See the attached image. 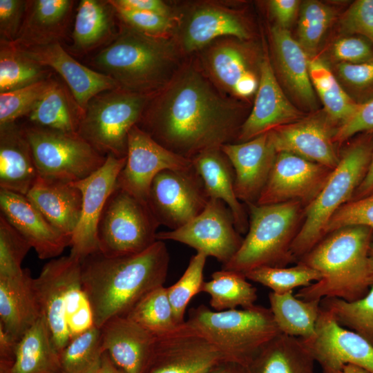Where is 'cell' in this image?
I'll list each match as a JSON object with an SVG mask.
<instances>
[{
    "label": "cell",
    "instance_id": "6125c7cd",
    "mask_svg": "<svg viewBox=\"0 0 373 373\" xmlns=\"http://www.w3.org/2000/svg\"><path fill=\"white\" fill-rule=\"evenodd\" d=\"M206 373H248L247 367L240 363L227 361L218 365Z\"/></svg>",
    "mask_w": 373,
    "mask_h": 373
},
{
    "label": "cell",
    "instance_id": "7bdbcfd3",
    "mask_svg": "<svg viewBox=\"0 0 373 373\" xmlns=\"http://www.w3.org/2000/svg\"><path fill=\"white\" fill-rule=\"evenodd\" d=\"M321 307L329 312L341 326L357 333L373 345V285L361 299L347 302L323 298Z\"/></svg>",
    "mask_w": 373,
    "mask_h": 373
},
{
    "label": "cell",
    "instance_id": "c3c4849f",
    "mask_svg": "<svg viewBox=\"0 0 373 373\" xmlns=\"http://www.w3.org/2000/svg\"><path fill=\"white\" fill-rule=\"evenodd\" d=\"M30 244L0 214V277L23 272L21 263Z\"/></svg>",
    "mask_w": 373,
    "mask_h": 373
},
{
    "label": "cell",
    "instance_id": "f907efd6",
    "mask_svg": "<svg viewBox=\"0 0 373 373\" xmlns=\"http://www.w3.org/2000/svg\"><path fill=\"white\" fill-rule=\"evenodd\" d=\"M345 34L367 39L373 46V0H357L344 12L340 21Z\"/></svg>",
    "mask_w": 373,
    "mask_h": 373
},
{
    "label": "cell",
    "instance_id": "f6af8a7d",
    "mask_svg": "<svg viewBox=\"0 0 373 373\" xmlns=\"http://www.w3.org/2000/svg\"><path fill=\"white\" fill-rule=\"evenodd\" d=\"M334 17L331 8L317 1H307L300 7L298 42L306 53L312 54Z\"/></svg>",
    "mask_w": 373,
    "mask_h": 373
},
{
    "label": "cell",
    "instance_id": "ac0fdd59",
    "mask_svg": "<svg viewBox=\"0 0 373 373\" xmlns=\"http://www.w3.org/2000/svg\"><path fill=\"white\" fill-rule=\"evenodd\" d=\"M332 171L298 155L278 152L256 204L298 201L307 207L319 193Z\"/></svg>",
    "mask_w": 373,
    "mask_h": 373
},
{
    "label": "cell",
    "instance_id": "d4e9b609",
    "mask_svg": "<svg viewBox=\"0 0 373 373\" xmlns=\"http://www.w3.org/2000/svg\"><path fill=\"white\" fill-rule=\"evenodd\" d=\"M73 0H28L22 24L13 43L32 47L60 43L71 21Z\"/></svg>",
    "mask_w": 373,
    "mask_h": 373
},
{
    "label": "cell",
    "instance_id": "f35d334b",
    "mask_svg": "<svg viewBox=\"0 0 373 373\" xmlns=\"http://www.w3.org/2000/svg\"><path fill=\"white\" fill-rule=\"evenodd\" d=\"M243 274L222 269L215 271L209 281L204 282L200 292L210 296V305L216 311L249 308L255 305L257 289Z\"/></svg>",
    "mask_w": 373,
    "mask_h": 373
},
{
    "label": "cell",
    "instance_id": "8fae6325",
    "mask_svg": "<svg viewBox=\"0 0 373 373\" xmlns=\"http://www.w3.org/2000/svg\"><path fill=\"white\" fill-rule=\"evenodd\" d=\"M24 131L39 177L75 182L98 170L104 156L78 133H68L35 125Z\"/></svg>",
    "mask_w": 373,
    "mask_h": 373
},
{
    "label": "cell",
    "instance_id": "83f0119b",
    "mask_svg": "<svg viewBox=\"0 0 373 373\" xmlns=\"http://www.w3.org/2000/svg\"><path fill=\"white\" fill-rule=\"evenodd\" d=\"M41 316L34 278L27 269L10 277H0V325L15 340Z\"/></svg>",
    "mask_w": 373,
    "mask_h": 373
},
{
    "label": "cell",
    "instance_id": "74e56055",
    "mask_svg": "<svg viewBox=\"0 0 373 373\" xmlns=\"http://www.w3.org/2000/svg\"><path fill=\"white\" fill-rule=\"evenodd\" d=\"M308 64L312 86L321 98L326 115L338 128L354 115L360 104L342 88L323 60L310 58Z\"/></svg>",
    "mask_w": 373,
    "mask_h": 373
},
{
    "label": "cell",
    "instance_id": "2e32d148",
    "mask_svg": "<svg viewBox=\"0 0 373 373\" xmlns=\"http://www.w3.org/2000/svg\"><path fill=\"white\" fill-rule=\"evenodd\" d=\"M126 157L108 155L104 164L88 177L73 182L82 194V213L71 238L70 255L82 261L99 251L97 227L106 203L116 187Z\"/></svg>",
    "mask_w": 373,
    "mask_h": 373
},
{
    "label": "cell",
    "instance_id": "ffe728a7",
    "mask_svg": "<svg viewBox=\"0 0 373 373\" xmlns=\"http://www.w3.org/2000/svg\"><path fill=\"white\" fill-rule=\"evenodd\" d=\"M235 173V192L239 200L256 203L272 169L277 152L267 132L244 142L221 146Z\"/></svg>",
    "mask_w": 373,
    "mask_h": 373
},
{
    "label": "cell",
    "instance_id": "ee69618b",
    "mask_svg": "<svg viewBox=\"0 0 373 373\" xmlns=\"http://www.w3.org/2000/svg\"><path fill=\"white\" fill-rule=\"evenodd\" d=\"M245 276L248 280L260 283L278 294L293 291L299 287H307L321 278L319 272L300 262L290 267H260L245 273Z\"/></svg>",
    "mask_w": 373,
    "mask_h": 373
},
{
    "label": "cell",
    "instance_id": "d6a6232c",
    "mask_svg": "<svg viewBox=\"0 0 373 373\" xmlns=\"http://www.w3.org/2000/svg\"><path fill=\"white\" fill-rule=\"evenodd\" d=\"M117 13L109 1L81 0L77 8L72 32V49L84 54L107 46L117 36Z\"/></svg>",
    "mask_w": 373,
    "mask_h": 373
},
{
    "label": "cell",
    "instance_id": "680465c9",
    "mask_svg": "<svg viewBox=\"0 0 373 373\" xmlns=\"http://www.w3.org/2000/svg\"><path fill=\"white\" fill-rule=\"evenodd\" d=\"M300 1L296 0H272L269 1L271 13L278 26L287 29L294 19Z\"/></svg>",
    "mask_w": 373,
    "mask_h": 373
},
{
    "label": "cell",
    "instance_id": "7a4b0ae2",
    "mask_svg": "<svg viewBox=\"0 0 373 373\" xmlns=\"http://www.w3.org/2000/svg\"><path fill=\"white\" fill-rule=\"evenodd\" d=\"M169 260L162 240L136 254L108 257L97 251L82 260V283L95 326L101 328L115 317L126 316L144 296L164 285Z\"/></svg>",
    "mask_w": 373,
    "mask_h": 373
},
{
    "label": "cell",
    "instance_id": "ab89813d",
    "mask_svg": "<svg viewBox=\"0 0 373 373\" xmlns=\"http://www.w3.org/2000/svg\"><path fill=\"white\" fill-rule=\"evenodd\" d=\"M48 69L24 55L13 42L0 39V93L50 78Z\"/></svg>",
    "mask_w": 373,
    "mask_h": 373
},
{
    "label": "cell",
    "instance_id": "11a10c76",
    "mask_svg": "<svg viewBox=\"0 0 373 373\" xmlns=\"http://www.w3.org/2000/svg\"><path fill=\"white\" fill-rule=\"evenodd\" d=\"M26 1L0 0V39L13 42L20 30Z\"/></svg>",
    "mask_w": 373,
    "mask_h": 373
},
{
    "label": "cell",
    "instance_id": "db71d44e",
    "mask_svg": "<svg viewBox=\"0 0 373 373\" xmlns=\"http://www.w3.org/2000/svg\"><path fill=\"white\" fill-rule=\"evenodd\" d=\"M332 53L342 62L361 63L373 59V46L363 37H346L334 43Z\"/></svg>",
    "mask_w": 373,
    "mask_h": 373
},
{
    "label": "cell",
    "instance_id": "816d5d0a",
    "mask_svg": "<svg viewBox=\"0 0 373 373\" xmlns=\"http://www.w3.org/2000/svg\"><path fill=\"white\" fill-rule=\"evenodd\" d=\"M337 70L343 81L363 99L362 104L373 98V59L361 63L341 62Z\"/></svg>",
    "mask_w": 373,
    "mask_h": 373
},
{
    "label": "cell",
    "instance_id": "e0dca14e",
    "mask_svg": "<svg viewBox=\"0 0 373 373\" xmlns=\"http://www.w3.org/2000/svg\"><path fill=\"white\" fill-rule=\"evenodd\" d=\"M300 340L321 365L323 373L338 371L347 364L373 373V345L357 333L341 326L321 307L314 336Z\"/></svg>",
    "mask_w": 373,
    "mask_h": 373
},
{
    "label": "cell",
    "instance_id": "3957f363",
    "mask_svg": "<svg viewBox=\"0 0 373 373\" xmlns=\"http://www.w3.org/2000/svg\"><path fill=\"white\" fill-rule=\"evenodd\" d=\"M373 229L348 226L323 238L299 262L316 270L321 280L302 287L295 295L304 300L334 298L361 299L372 284L369 252Z\"/></svg>",
    "mask_w": 373,
    "mask_h": 373
},
{
    "label": "cell",
    "instance_id": "003e7915",
    "mask_svg": "<svg viewBox=\"0 0 373 373\" xmlns=\"http://www.w3.org/2000/svg\"><path fill=\"white\" fill-rule=\"evenodd\" d=\"M98 371H99V370H98ZM96 373H98V372H96Z\"/></svg>",
    "mask_w": 373,
    "mask_h": 373
},
{
    "label": "cell",
    "instance_id": "5bb4252c",
    "mask_svg": "<svg viewBox=\"0 0 373 373\" xmlns=\"http://www.w3.org/2000/svg\"><path fill=\"white\" fill-rule=\"evenodd\" d=\"M192 166L191 160L166 149L135 125L128 133L126 163L116 187L147 203L151 183L159 173Z\"/></svg>",
    "mask_w": 373,
    "mask_h": 373
},
{
    "label": "cell",
    "instance_id": "e7e4bbea",
    "mask_svg": "<svg viewBox=\"0 0 373 373\" xmlns=\"http://www.w3.org/2000/svg\"><path fill=\"white\" fill-rule=\"evenodd\" d=\"M332 373H370L365 369L353 364L345 365L338 371Z\"/></svg>",
    "mask_w": 373,
    "mask_h": 373
},
{
    "label": "cell",
    "instance_id": "44dd1931",
    "mask_svg": "<svg viewBox=\"0 0 373 373\" xmlns=\"http://www.w3.org/2000/svg\"><path fill=\"white\" fill-rule=\"evenodd\" d=\"M17 47L29 58L56 71L64 80L83 112L95 96L119 87L111 77L80 64L64 49L60 43Z\"/></svg>",
    "mask_w": 373,
    "mask_h": 373
},
{
    "label": "cell",
    "instance_id": "9c48e42d",
    "mask_svg": "<svg viewBox=\"0 0 373 373\" xmlns=\"http://www.w3.org/2000/svg\"><path fill=\"white\" fill-rule=\"evenodd\" d=\"M155 93L118 87L97 95L84 111L78 134L104 156L126 157L129 131L139 124Z\"/></svg>",
    "mask_w": 373,
    "mask_h": 373
},
{
    "label": "cell",
    "instance_id": "4316f807",
    "mask_svg": "<svg viewBox=\"0 0 373 373\" xmlns=\"http://www.w3.org/2000/svg\"><path fill=\"white\" fill-rule=\"evenodd\" d=\"M38 177L24 128L0 124V189L26 195Z\"/></svg>",
    "mask_w": 373,
    "mask_h": 373
},
{
    "label": "cell",
    "instance_id": "d590c367",
    "mask_svg": "<svg viewBox=\"0 0 373 373\" xmlns=\"http://www.w3.org/2000/svg\"><path fill=\"white\" fill-rule=\"evenodd\" d=\"M270 310L281 334L308 340L316 333L321 300H304L290 291L269 294Z\"/></svg>",
    "mask_w": 373,
    "mask_h": 373
},
{
    "label": "cell",
    "instance_id": "52a82bcc",
    "mask_svg": "<svg viewBox=\"0 0 373 373\" xmlns=\"http://www.w3.org/2000/svg\"><path fill=\"white\" fill-rule=\"evenodd\" d=\"M185 324L229 359L245 367L271 340L281 334L269 308L212 311L204 305L189 311Z\"/></svg>",
    "mask_w": 373,
    "mask_h": 373
},
{
    "label": "cell",
    "instance_id": "b9f144b4",
    "mask_svg": "<svg viewBox=\"0 0 373 373\" xmlns=\"http://www.w3.org/2000/svg\"><path fill=\"white\" fill-rule=\"evenodd\" d=\"M101 329L93 326L73 338L59 353L63 373H96L104 354Z\"/></svg>",
    "mask_w": 373,
    "mask_h": 373
},
{
    "label": "cell",
    "instance_id": "8d00e7d4",
    "mask_svg": "<svg viewBox=\"0 0 373 373\" xmlns=\"http://www.w3.org/2000/svg\"><path fill=\"white\" fill-rule=\"evenodd\" d=\"M68 90L55 80L27 116L32 124L64 133H78L84 112Z\"/></svg>",
    "mask_w": 373,
    "mask_h": 373
},
{
    "label": "cell",
    "instance_id": "91938a15",
    "mask_svg": "<svg viewBox=\"0 0 373 373\" xmlns=\"http://www.w3.org/2000/svg\"><path fill=\"white\" fill-rule=\"evenodd\" d=\"M17 341L8 334L0 325V367L12 363L14 358Z\"/></svg>",
    "mask_w": 373,
    "mask_h": 373
},
{
    "label": "cell",
    "instance_id": "e575fe53",
    "mask_svg": "<svg viewBox=\"0 0 373 373\" xmlns=\"http://www.w3.org/2000/svg\"><path fill=\"white\" fill-rule=\"evenodd\" d=\"M314 363L300 338L280 334L246 367L248 373H315Z\"/></svg>",
    "mask_w": 373,
    "mask_h": 373
},
{
    "label": "cell",
    "instance_id": "5b68a950",
    "mask_svg": "<svg viewBox=\"0 0 373 373\" xmlns=\"http://www.w3.org/2000/svg\"><path fill=\"white\" fill-rule=\"evenodd\" d=\"M34 286L41 316L59 353L73 338L95 326L78 259L70 255L51 259L34 278Z\"/></svg>",
    "mask_w": 373,
    "mask_h": 373
},
{
    "label": "cell",
    "instance_id": "30bf717a",
    "mask_svg": "<svg viewBox=\"0 0 373 373\" xmlns=\"http://www.w3.org/2000/svg\"><path fill=\"white\" fill-rule=\"evenodd\" d=\"M159 226L146 202L115 187L98 224L99 251L108 257L141 253L157 241Z\"/></svg>",
    "mask_w": 373,
    "mask_h": 373
},
{
    "label": "cell",
    "instance_id": "03108f58",
    "mask_svg": "<svg viewBox=\"0 0 373 373\" xmlns=\"http://www.w3.org/2000/svg\"><path fill=\"white\" fill-rule=\"evenodd\" d=\"M369 260H370V267L371 271V280L372 284L373 285V239L370 245V252H369Z\"/></svg>",
    "mask_w": 373,
    "mask_h": 373
},
{
    "label": "cell",
    "instance_id": "277c9868",
    "mask_svg": "<svg viewBox=\"0 0 373 373\" xmlns=\"http://www.w3.org/2000/svg\"><path fill=\"white\" fill-rule=\"evenodd\" d=\"M177 56L175 44L168 39L145 34L122 22L116 37L93 57L91 65L121 88L154 93L177 71Z\"/></svg>",
    "mask_w": 373,
    "mask_h": 373
},
{
    "label": "cell",
    "instance_id": "7dc6e473",
    "mask_svg": "<svg viewBox=\"0 0 373 373\" xmlns=\"http://www.w3.org/2000/svg\"><path fill=\"white\" fill-rule=\"evenodd\" d=\"M51 77L0 93V124L28 116L55 83Z\"/></svg>",
    "mask_w": 373,
    "mask_h": 373
},
{
    "label": "cell",
    "instance_id": "bcb514c9",
    "mask_svg": "<svg viewBox=\"0 0 373 373\" xmlns=\"http://www.w3.org/2000/svg\"><path fill=\"white\" fill-rule=\"evenodd\" d=\"M207 258V256L200 253L193 256L181 278L167 287L169 298L178 325L184 323V314L189 301L200 292L204 282L203 271Z\"/></svg>",
    "mask_w": 373,
    "mask_h": 373
},
{
    "label": "cell",
    "instance_id": "7c38bea8",
    "mask_svg": "<svg viewBox=\"0 0 373 373\" xmlns=\"http://www.w3.org/2000/svg\"><path fill=\"white\" fill-rule=\"evenodd\" d=\"M209 199L193 166L159 173L151 183L147 204L160 225L175 230L201 213Z\"/></svg>",
    "mask_w": 373,
    "mask_h": 373
},
{
    "label": "cell",
    "instance_id": "ba28073f",
    "mask_svg": "<svg viewBox=\"0 0 373 373\" xmlns=\"http://www.w3.org/2000/svg\"><path fill=\"white\" fill-rule=\"evenodd\" d=\"M360 137L340 157L325 183L306 207L305 220L291 246L295 259L301 258L325 237L327 222L344 204L350 201L367 173L373 151V136Z\"/></svg>",
    "mask_w": 373,
    "mask_h": 373
},
{
    "label": "cell",
    "instance_id": "4fadbf2b",
    "mask_svg": "<svg viewBox=\"0 0 373 373\" xmlns=\"http://www.w3.org/2000/svg\"><path fill=\"white\" fill-rule=\"evenodd\" d=\"M157 240H173L186 245L222 263H228L240 249L244 238L239 235L227 204L210 198L205 209L184 226L157 233Z\"/></svg>",
    "mask_w": 373,
    "mask_h": 373
},
{
    "label": "cell",
    "instance_id": "60d3db41",
    "mask_svg": "<svg viewBox=\"0 0 373 373\" xmlns=\"http://www.w3.org/2000/svg\"><path fill=\"white\" fill-rule=\"evenodd\" d=\"M155 337L168 334L181 325L175 321L167 287H157L144 296L126 315Z\"/></svg>",
    "mask_w": 373,
    "mask_h": 373
},
{
    "label": "cell",
    "instance_id": "8992f818",
    "mask_svg": "<svg viewBox=\"0 0 373 373\" xmlns=\"http://www.w3.org/2000/svg\"><path fill=\"white\" fill-rule=\"evenodd\" d=\"M247 204L249 213L247 234L222 269L245 275L258 267H285L294 260L291 246L300 227L303 204L298 201Z\"/></svg>",
    "mask_w": 373,
    "mask_h": 373
},
{
    "label": "cell",
    "instance_id": "f1b7e54d",
    "mask_svg": "<svg viewBox=\"0 0 373 373\" xmlns=\"http://www.w3.org/2000/svg\"><path fill=\"white\" fill-rule=\"evenodd\" d=\"M204 63L213 81L231 94L247 97L257 91L259 79L245 50L236 42L215 44L207 51Z\"/></svg>",
    "mask_w": 373,
    "mask_h": 373
},
{
    "label": "cell",
    "instance_id": "f5cc1de1",
    "mask_svg": "<svg viewBox=\"0 0 373 373\" xmlns=\"http://www.w3.org/2000/svg\"><path fill=\"white\" fill-rule=\"evenodd\" d=\"M112 6L116 10L117 17L123 23L145 34L164 37L172 27L171 17L151 12L126 9L113 4Z\"/></svg>",
    "mask_w": 373,
    "mask_h": 373
},
{
    "label": "cell",
    "instance_id": "cb8c5ba5",
    "mask_svg": "<svg viewBox=\"0 0 373 373\" xmlns=\"http://www.w3.org/2000/svg\"><path fill=\"white\" fill-rule=\"evenodd\" d=\"M102 348L126 373H144L157 337L126 316L115 317L101 328Z\"/></svg>",
    "mask_w": 373,
    "mask_h": 373
},
{
    "label": "cell",
    "instance_id": "681fc988",
    "mask_svg": "<svg viewBox=\"0 0 373 373\" xmlns=\"http://www.w3.org/2000/svg\"><path fill=\"white\" fill-rule=\"evenodd\" d=\"M348 226H364L373 229V193L341 207L329 220L325 236Z\"/></svg>",
    "mask_w": 373,
    "mask_h": 373
},
{
    "label": "cell",
    "instance_id": "be15d7a7",
    "mask_svg": "<svg viewBox=\"0 0 373 373\" xmlns=\"http://www.w3.org/2000/svg\"><path fill=\"white\" fill-rule=\"evenodd\" d=\"M98 373H126L123 370L117 367L111 360L107 352L102 356L101 366Z\"/></svg>",
    "mask_w": 373,
    "mask_h": 373
},
{
    "label": "cell",
    "instance_id": "9f6ffc18",
    "mask_svg": "<svg viewBox=\"0 0 373 373\" xmlns=\"http://www.w3.org/2000/svg\"><path fill=\"white\" fill-rule=\"evenodd\" d=\"M373 131V98L359 104L354 115L336 131L335 142H343L360 133Z\"/></svg>",
    "mask_w": 373,
    "mask_h": 373
},
{
    "label": "cell",
    "instance_id": "94428289",
    "mask_svg": "<svg viewBox=\"0 0 373 373\" xmlns=\"http://www.w3.org/2000/svg\"><path fill=\"white\" fill-rule=\"evenodd\" d=\"M373 193V151L365 178L356 189L351 200L364 198Z\"/></svg>",
    "mask_w": 373,
    "mask_h": 373
},
{
    "label": "cell",
    "instance_id": "6da1fadb",
    "mask_svg": "<svg viewBox=\"0 0 373 373\" xmlns=\"http://www.w3.org/2000/svg\"><path fill=\"white\" fill-rule=\"evenodd\" d=\"M242 124L238 105L188 65L155 93L137 126L166 149L191 160L233 143Z\"/></svg>",
    "mask_w": 373,
    "mask_h": 373
},
{
    "label": "cell",
    "instance_id": "836d02e7",
    "mask_svg": "<svg viewBox=\"0 0 373 373\" xmlns=\"http://www.w3.org/2000/svg\"><path fill=\"white\" fill-rule=\"evenodd\" d=\"M234 37L238 39L249 37L241 20L226 9L205 6L195 10L183 31L181 46L188 52L202 48L221 37Z\"/></svg>",
    "mask_w": 373,
    "mask_h": 373
},
{
    "label": "cell",
    "instance_id": "d6986e66",
    "mask_svg": "<svg viewBox=\"0 0 373 373\" xmlns=\"http://www.w3.org/2000/svg\"><path fill=\"white\" fill-rule=\"evenodd\" d=\"M336 131L325 114L303 117L269 133L277 153H290L333 170L340 160L334 144Z\"/></svg>",
    "mask_w": 373,
    "mask_h": 373
},
{
    "label": "cell",
    "instance_id": "1f68e13d",
    "mask_svg": "<svg viewBox=\"0 0 373 373\" xmlns=\"http://www.w3.org/2000/svg\"><path fill=\"white\" fill-rule=\"evenodd\" d=\"M0 373H63L57 350L41 316L17 341L13 361Z\"/></svg>",
    "mask_w": 373,
    "mask_h": 373
},
{
    "label": "cell",
    "instance_id": "4dcf8cb0",
    "mask_svg": "<svg viewBox=\"0 0 373 373\" xmlns=\"http://www.w3.org/2000/svg\"><path fill=\"white\" fill-rule=\"evenodd\" d=\"M271 32L276 62L285 84L302 104L314 108L316 98L307 53L287 29L276 25Z\"/></svg>",
    "mask_w": 373,
    "mask_h": 373
},
{
    "label": "cell",
    "instance_id": "6f0895ef",
    "mask_svg": "<svg viewBox=\"0 0 373 373\" xmlns=\"http://www.w3.org/2000/svg\"><path fill=\"white\" fill-rule=\"evenodd\" d=\"M116 6L138 11L151 12L167 17L171 15L169 6L160 0H109Z\"/></svg>",
    "mask_w": 373,
    "mask_h": 373
},
{
    "label": "cell",
    "instance_id": "603a6c76",
    "mask_svg": "<svg viewBox=\"0 0 373 373\" xmlns=\"http://www.w3.org/2000/svg\"><path fill=\"white\" fill-rule=\"evenodd\" d=\"M301 118L303 113L282 90L269 59H262L254 104L240 128L237 141L247 142Z\"/></svg>",
    "mask_w": 373,
    "mask_h": 373
},
{
    "label": "cell",
    "instance_id": "9a60e30c",
    "mask_svg": "<svg viewBox=\"0 0 373 373\" xmlns=\"http://www.w3.org/2000/svg\"><path fill=\"white\" fill-rule=\"evenodd\" d=\"M227 361H231L184 322L173 332L157 338L144 373H206Z\"/></svg>",
    "mask_w": 373,
    "mask_h": 373
},
{
    "label": "cell",
    "instance_id": "484cf974",
    "mask_svg": "<svg viewBox=\"0 0 373 373\" xmlns=\"http://www.w3.org/2000/svg\"><path fill=\"white\" fill-rule=\"evenodd\" d=\"M26 196L56 229L72 238L82 207V192L73 182L39 176Z\"/></svg>",
    "mask_w": 373,
    "mask_h": 373
},
{
    "label": "cell",
    "instance_id": "7402d4cb",
    "mask_svg": "<svg viewBox=\"0 0 373 373\" xmlns=\"http://www.w3.org/2000/svg\"><path fill=\"white\" fill-rule=\"evenodd\" d=\"M0 209L40 259L55 258L70 247L71 238L56 229L26 195L0 189Z\"/></svg>",
    "mask_w": 373,
    "mask_h": 373
},
{
    "label": "cell",
    "instance_id": "f546056e",
    "mask_svg": "<svg viewBox=\"0 0 373 373\" xmlns=\"http://www.w3.org/2000/svg\"><path fill=\"white\" fill-rule=\"evenodd\" d=\"M193 166L200 176L209 198L224 202L230 209L236 229L245 233L249 223L247 214L234 188L233 166L221 148L202 151L191 159Z\"/></svg>",
    "mask_w": 373,
    "mask_h": 373
}]
</instances>
